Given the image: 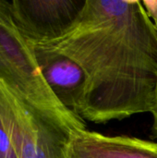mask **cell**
Here are the masks:
<instances>
[{
  "instance_id": "6da1fadb",
  "label": "cell",
  "mask_w": 157,
  "mask_h": 158,
  "mask_svg": "<svg viewBox=\"0 0 157 158\" xmlns=\"http://www.w3.org/2000/svg\"><path fill=\"white\" fill-rule=\"evenodd\" d=\"M43 46L63 52L85 70L82 119L105 123L152 113L157 95V31L141 1L87 0L76 26Z\"/></svg>"
},
{
  "instance_id": "7a4b0ae2",
  "label": "cell",
  "mask_w": 157,
  "mask_h": 158,
  "mask_svg": "<svg viewBox=\"0 0 157 158\" xmlns=\"http://www.w3.org/2000/svg\"><path fill=\"white\" fill-rule=\"evenodd\" d=\"M0 118L19 158H68L74 135L86 130L33 106L1 78Z\"/></svg>"
},
{
  "instance_id": "3957f363",
  "label": "cell",
  "mask_w": 157,
  "mask_h": 158,
  "mask_svg": "<svg viewBox=\"0 0 157 158\" xmlns=\"http://www.w3.org/2000/svg\"><path fill=\"white\" fill-rule=\"evenodd\" d=\"M0 78L38 109L85 126L83 119L65 108L51 92L31 47L12 20L6 0H0Z\"/></svg>"
},
{
  "instance_id": "277c9868",
  "label": "cell",
  "mask_w": 157,
  "mask_h": 158,
  "mask_svg": "<svg viewBox=\"0 0 157 158\" xmlns=\"http://www.w3.org/2000/svg\"><path fill=\"white\" fill-rule=\"evenodd\" d=\"M87 0H13L12 20L30 46L53 43L80 20Z\"/></svg>"
},
{
  "instance_id": "5b68a950",
  "label": "cell",
  "mask_w": 157,
  "mask_h": 158,
  "mask_svg": "<svg viewBox=\"0 0 157 158\" xmlns=\"http://www.w3.org/2000/svg\"><path fill=\"white\" fill-rule=\"evenodd\" d=\"M31 47L51 92L65 108L81 118L88 83L83 68L55 48L43 45Z\"/></svg>"
},
{
  "instance_id": "8992f818",
  "label": "cell",
  "mask_w": 157,
  "mask_h": 158,
  "mask_svg": "<svg viewBox=\"0 0 157 158\" xmlns=\"http://www.w3.org/2000/svg\"><path fill=\"white\" fill-rule=\"evenodd\" d=\"M0 158H19L12 138L0 118Z\"/></svg>"
},
{
  "instance_id": "52a82bcc",
  "label": "cell",
  "mask_w": 157,
  "mask_h": 158,
  "mask_svg": "<svg viewBox=\"0 0 157 158\" xmlns=\"http://www.w3.org/2000/svg\"><path fill=\"white\" fill-rule=\"evenodd\" d=\"M147 16L152 20L157 31V0H143L141 1Z\"/></svg>"
},
{
  "instance_id": "ba28073f",
  "label": "cell",
  "mask_w": 157,
  "mask_h": 158,
  "mask_svg": "<svg viewBox=\"0 0 157 158\" xmlns=\"http://www.w3.org/2000/svg\"><path fill=\"white\" fill-rule=\"evenodd\" d=\"M152 114L154 116V129H155V131L157 135V95L156 98H155V105H154Z\"/></svg>"
}]
</instances>
